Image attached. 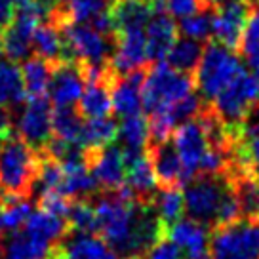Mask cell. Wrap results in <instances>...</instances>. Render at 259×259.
<instances>
[{"instance_id":"6da1fadb","label":"cell","mask_w":259,"mask_h":259,"mask_svg":"<svg viewBox=\"0 0 259 259\" xmlns=\"http://www.w3.org/2000/svg\"><path fill=\"white\" fill-rule=\"evenodd\" d=\"M40 151L19 136L0 139V191L2 198H29L40 168Z\"/></svg>"},{"instance_id":"7a4b0ae2","label":"cell","mask_w":259,"mask_h":259,"mask_svg":"<svg viewBox=\"0 0 259 259\" xmlns=\"http://www.w3.org/2000/svg\"><path fill=\"white\" fill-rule=\"evenodd\" d=\"M193 74L179 73L168 63L156 61L145 73L143 90H141L143 109H145V113L149 116L164 113L170 107L176 105L179 99H183V97L193 94Z\"/></svg>"},{"instance_id":"3957f363","label":"cell","mask_w":259,"mask_h":259,"mask_svg":"<svg viewBox=\"0 0 259 259\" xmlns=\"http://www.w3.org/2000/svg\"><path fill=\"white\" fill-rule=\"evenodd\" d=\"M259 103V84L253 74L246 73L242 69L225 88L208 103L211 111L218 114V118L225 124L229 132H233L238 138V132L244 118L248 116L253 107Z\"/></svg>"},{"instance_id":"277c9868","label":"cell","mask_w":259,"mask_h":259,"mask_svg":"<svg viewBox=\"0 0 259 259\" xmlns=\"http://www.w3.org/2000/svg\"><path fill=\"white\" fill-rule=\"evenodd\" d=\"M244 67L235 50L225 48L219 42H210L200 57V63L194 71V88L200 92L206 103H211L213 97L225 88Z\"/></svg>"},{"instance_id":"5b68a950","label":"cell","mask_w":259,"mask_h":259,"mask_svg":"<svg viewBox=\"0 0 259 259\" xmlns=\"http://www.w3.org/2000/svg\"><path fill=\"white\" fill-rule=\"evenodd\" d=\"M183 191L187 215L206 227H215L218 211L225 193L233 187L231 174H198L189 179Z\"/></svg>"},{"instance_id":"8992f818","label":"cell","mask_w":259,"mask_h":259,"mask_svg":"<svg viewBox=\"0 0 259 259\" xmlns=\"http://www.w3.org/2000/svg\"><path fill=\"white\" fill-rule=\"evenodd\" d=\"M210 259H259V218L242 215L233 223L213 227Z\"/></svg>"},{"instance_id":"52a82bcc","label":"cell","mask_w":259,"mask_h":259,"mask_svg":"<svg viewBox=\"0 0 259 259\" xmlns=\"http://www.w3.org/2000/svg\"><path fill=\"white\" fill-rule=\"evenodd\" d=\"M65 40L67 59H74L82 65H101L109 63L111 44L105 34L97 31L90 23L65 21L61 25Z\"/></svg>"},{"instance_id":"ba28073f","label":"cell","mask_w":259,"mask_h":259,"mask_svg":"<svg viewBox=\"0 0 259 259\" xmlns=\"http://www.w3.org/2000/svg\"><path fill=\"white\" fill-rule=\"evenodd\" d=\"M170 139L178 151V156L183 164L187 178L193 179L194 176H198L206 154L213 147L210 138H208L202 118L196 116V118H191V120L179 124L178 128L174 130Z\"/></svg>"},{"instance_id":"9c48e42d","label":"cell","mask_w":259,"mask_h":259,"mask_svg":"<svg viewBox=\"0 0 259 259\" xmlns=\"http://www.w3.org/2000/svg\"><path fill=\"white\" fill-rule=\"evenodd\" d=\"M52 103L46 96H29L17 120V136L42 151L52 138Z\"/></svg>"},{"instance_id":"30bf717a","label":"cell","mask_w":259,"mask_h":259,"mask_svg":"<svg viewBox=\"0 0 259 259\" xmlns=\"http://www.w3.org/2000/svg\"><path fill=\"white\" fill-rule=\"evenodd\" d=\"M255 2V0H253ZM251 0H231L211 10V34L229 50H238L240 36L251 10Z\"/></svg>"},{"instance_id":"8fae6325","label":"cell","mask_w":259,"mask_h":259,"mask_svg":"<svg viewBox=\"0 0 259 259\" xmlns=\"http://www.w3.org/2000/svg\"><path fill=\"white\" fill-rule=\"evenodd\" d=\"M114 48L111 56V69L116 76L128 74L138 69H145L149 63L147 57V44H145V29H126V31H116L113 34Z\"/></svg>"},{"instance_id":"7c38bea8","label":"cell","mask_w":259,"mask_h":259,"mask_svg":"<svg viewBox=\"0 0 259 259\" xmlns=\"http://www.w3.org/2000/svg\"><path fill=\"white\" fill-rule=\"evenodd\" d=\"M86 80L82 65L74 59H61L54 63L48 92L56 107H76L84 92Z\"/></svg>"},{"instance_id":"4fadbf2b","label":"cell","mask_w":259,"mask_h":259,"mask_svg":"<svg viewBox=\"0 0 259 259\" xmlns=\"http://www.w3.org/2000/svg\"><path fill=\"white\" fill-rule=\"evenodd\" d=\"M84 151H86L88 166L96 178L97 185L107 191H114L124 183L126 160L118 147L105 145L99 149H84Z\"/></svg>"},{"instance_id":"5bb4252c","label":"cell","mask_w":259,"mask_h":259,"mask_svg":"<svg viewBox=\"0 0 259 259\" xmlns=\"http://www.w3.org/2000/svg\"><path fill=\"white\" fill-rule=\"evenodd\" d=\"M171 242L178 244L185 259H210V233L208 227L194 219H178L166 229Z\"/></svg>"},{"instance_id":"9a60e30c","label":"cell","mask_w":259,"mask_h":259,"mask_svg":"<svg viewBox=\"0 0 259 259\" xmlns=\"http://www.w3.org/2000/svg\"><path fill=\"white\" fill-rule=\"evenodd\" d=\"M57 259H120L96 233H74L65 236L54 250Z\"/></svg>"},{"instance_id":"2e32d148","label":"cell","mask_w":259,"mask_h":259,"mask_svg":"<svg viewBox=\"0 0 259 259\" xmlns=\"http://www.w3.org/2000/svg\"><path fill=\"white\" fill-rule=\"evenodd\" d=\"M143 80H145V69H138L128 74L116 76L111 84V103L113 111L118 116H132L141 113L143 109Z\"/></svg>"},{"instance_id":"e0dca14e","label":"cell","mask_w":259,"mask_h":259,"mask_svg":"<svg viewBox=\"0 0 259 259\" xmlns=\"http://www.w3.org/2000/svg\"><path fill=\"white\" fill-rule=\"evenodd\" d=\"M147 153L153 162L154 174L160 187H183L189 181L183 164L178 156V151L170 139L160 143H149Z\"/></svg>"},{"instance_id":"ac0fdd59","label":"cell","mask_w":259,"mask_h":259,"mask_svg":"<svg viewBox=\"0 0 259 259\" xmlns=\"http://www.w3.org/2000/svg\"><path fill=\"white\" fill-rule=\"evenodd\" d=\"M178 38V25L166 12L156 10L145 25V44L149 61H164Z\"/></svg>"},{"instance_id":"d6986e66","label":"cell","mask_w":259,"mask_h":259,"mask_svg":"<svg viewBox=\"0 0 259 259\" xmlns=\"http://www.w3.org/2000/svg\"><path fill=\"white\" fill-rule=\"evenodd\" d=\"M56 246L31 235L23 227L0 238V259H50Z\"/></svg>"},{"instance_id":"ffe728a7","label":"cell","mask_w":259,"mask_h":259,"mask_svg":"<svg viewBox=\"0 0 259 259\" xmlns=\"http://www.w3.org/2000/svg\"><path fill=\"white\" fill-rule=\"evenodd\" d=\"M124 183L132 191L134 198L139 202H153L154 194L160 189L158 179L154 174L153 162L149 158V153L136 156L134 160L126 162V179Z\"/></svg>"},{"instance_id":"44dd1931","label":"cell","mask_w":259,"mask_h":259,"mask_svg":"<svg viewBox=\"0 0 259 259\" xmlns=\"http://www.w3.org/2000/svg\"><path fill=\"white\" fill-rule=\"evenodd\" d=\"M116 136L122 143L120 151L126 162L143 154L147 151V145H149V120H147V116H143L141 113L124 116Z\"/></svg>"},{"instance_id":"7402d4cb","label":"cell","mask_w":259,"mask_h":259,"mask_svg":"<svg viewBox=\"0 0 259 259\" xmlns=\"http://www.w3.org/2000/svg\"><path fill=\"white\" fill-rule=\"evenodd\" d=\"M32 50L36 52V56H40L50 63L67 59L61 27L50 19L46 23H38V27L32 32Z\"/></svg>"},{"instance_id":"603a6c76","label":"cell","mask_w":259,"mask_h":259,"mask_svg":"<svg viewBox=\"0 0 259 259\" xmlns=\"http://www.w3.org/2000/svg\"><path fill=\"white\" fill-rule=\"evenodd\" d=\"M111 84H113V80L86 82L80 101H78V111L84 118H101V116L111 114V111H113Z\"/></svg>"},{"instance_id":"cb8c5ba5","label":"cell","mask_w":259,"mask_h":259,"mask_svg":"<svg viewBox=\"0 0 259 259\" xmlns=\"http://www.w3.org/2000/svg\"><path fill=\"white\" fill-rule=\"evenodd\" d=\"M23 229L29 231L31 235L38 236L44 242L52 244V246H57L69 233L67 219L54 215V213L42 210V208H38L36 211H31V215L25 221Z\"/></svg>"},{"instance_id":"d4e9b609","label":"cell","mask_w":259,"mask_h":259,"mask_svg":"<svg viewBox=\"0 0 259 259\" xmlns=\"http://www.w3.org/2000/svg\"><path fill=\"white\" fill-rule=\"evenodd\" d=\"M154 10L145 0H116L109 14L113 17L114 32L126 29H145ZM113 32V34H114Z\"/></svg>"},{"instance_id":"484cf974","label":"cell","mask_w":259,"mask_h":259,"mask_svg":"<svg viewBox=\"0 0 259 259\" xmlns=\"http://www.w3.org/2000/svg\"><path fill=\"white\" fill-rule=\"evenodd\" d=\"M27 99L21 69L14 61H0V103L6 107H19Z\"/></svg>"},{"instance_id":"4316f807","label":"cell","mask_w":259,"mask_h":259,"mask_svg":"<svg viewBox=\"0 0 259 259\" xmlns=\"http://www.w3.org/2000/svg\"><path fill=\"white\" fill-rule=\"evenodd\" d=\"M204 54V46L202 42L193 40V38H176L174 46L170 48L168 56H166V63L174 67L179 73H187V74H194L196 67L200 63V57Z\"/></svg>"},{"instance_id":"83f0119b","label":"cell","mask_w":259,"mask_h":259,"mask_svg":"<svg viewBox=\"0 0 259 259\" xmlns=\"http://www.w3.org/2000/svg\"><path fill=\"white\" fill-rule=\"evenodd\" d=\"M52 71H54V63L42 59L40 56H29L25 59L23 67H21V76H23V84L27 90V97L48 94Z\"/></svg>"},{"instance_id":"f1b7e54d","label":"cell","mask_w":259,"mask_h":259,"mask_svg":"<svg viewBox=\"0 0 259 259\" xmlns=\"http://www.w3.org/2000/svg\"><path fill=\"white\" fill-rule=\"evenodd\" d=\"M82 116L76 107H56L52 111V138H57L69 143L78 145V138L82 132Z\"/></svg>"},{"instance_id":"f546056e","label":"cell","mask_w":259,"mask_h":259,"mask_svg":"<svg viewBox=\"0 0 259 259\" xmlns=\"http://www.w3.org/2000/svg\"><path fill=\"white\" fill-rule=\"evenodd\" d=\"M118 126L111 116L101 118H88V122L82 124L78 147L82 149H99V147L111 145L116 139Z\"/></svg>"},{"instance_id":"4dcf8cb0","label":"cell","mask_w":259,"mask_h":259,"mask_svg":"<svg viewBox=\"0 0 259 259\" xmlns=\"http://www.w3.org/2000/svg\"><path fill=\"white\" fill-rule=\"evenodd\" d=\"M153 206L166 229L178 219H181V215L185 213V200H183V193L179 191V187L158 189L153 198Z\"/></svg>"},{"instance_id":"1f68e13d","label":"cell","mask_w":259,"mask_h":259,"mask_svg":"<svg viewBox=\"0 0 259 259\" xmlns=\"http://www.w3.org/2000/svg\"><path fill=\"white\" fill-rule=\"evenodd\" d=\"M32 204L29 198H8L0 208V238L12 235L25 225L27 218L31 215Z\"/></svg>"},{"instance_id":"d6a6232c","label":"cell","mask_w":259,"mask_h":259,"mask_svg":"<svg viewBox=\"0 0 259 259\" xmlns=\"http://www.w3.org/2000/svg\"><path fill=\"white\" fill-rule=\"evenodd\" d=\"M114 2L116 0H65L63 12L69 21L90 23L97 16L109 12Z\"/></svg>"},{"instance_id":"836d02e7","label":"cell","mask_w":259,"mask_h":259,"mask_svg":"<svg viewBox=\"0 0 259 259\" xmlns=\"http://www.w3.org/2000/svg\"><path fill=\"white\" fill-rule=\"evenodd\" d=\"M179 31L187 38L204 42L211 36V8H202L191 16L181 17Z\"/></svg>"},{"instance_id":"e575fe53","label":"cell","mask_w":259,"mask_h":259,"mask_svg":"<svg viewBox=\"0 0 259 259\" xmlns=\"http://www.w3.org/2000/svg\"><path fill=\"white\" fill-rule=\"evenodd\" d=\"M67 225L69 231L74 233H96V210L86 198H76V202H71L69 213H67Z\"/></svg>"},{"instance_id":"d590c367","label":"cell","mask_w":259,"mask_h":259,"mask_svg":"<svg viewBox=\"0 0 259 259\" xmlns=\"http://www.w3.org/2000/svg\"><path fill=\"white\" fill-rule=\"evenodd\" d=\"M238 50L246 59L259 56V0L251 4L250 16H248L246 27H244L242 36H240Z\"/></svg>"},{"instance_id":"8d00e7d4","label":"cell","mask_w":259,"mask_h":259,"mask_svg":"<svg viewBox=\"0 0 259 259\" xmlns=\"http://www.w3.org/2000/svg\"><path fill=\"white\" fill-rule=\"evenodd\" d=\"M40 208L54 215L67 219V213L71 208V198H67L59 191H46V193H40Z\"/></svg>"},{"instance_id":"74e56055","label":"cell","mask_w":259,"mask_h":259,"mask_svg":"<svg viewBox=\"0 0 259 259\" xmlns=\"http://www.w3.org/2000/svg\"><path fill=\"white\" fill-rule=\"evenodd\" d=\"M138 259H185V257H183V251L178 248V244L171 242L170 238H166V236H162L160 240H156Z\"/></svg>"},{"instance_id":"f35d334b","label":"cell","mask_w":259,"mask_h":259,"mask_svg":"<svg viewBox=\"0 0 259 259\" xmlns=\"http://www.w3.org/2000/svg\"><path fill=\"white\" fill-rule=\"evenodd\" d=\"M166 8L170 12L171 17H185L191 16L198 10L206 8L202 0H166Z\"/></svg>"},{"instance_id":"ab89813d","label":"cell","mask_w":259,"mask_h":259,"mask_svg":"<svg viewBox=\"0 0 259 259\" xmlns=\"http://www.w3.org/2000/svg\"><path fill=\"white\" fill-rule=\"evenodd\" d=\"M12 134V111L10 107L0 103V139L8 138Z\"/></svg>"},{"instance_id":"60d3db41","label":"cell","mask_w":259,"mask_h":259,"mask_svg":"<svg viewBox=\"0 0 259 259\" xmlns=\"http://www.w3.org/2000/svg\"><path fill=\"white\" fill-rule=\"evenodd\" d=\"M250 61V67H251V71H253V78L257 80V84H259V56L257 57H251V59H248Z\"/></svg>"},{"instance_id":"b9f144b4","label":"cell","mask_w":259,"mask_h":259,"mask_svg":"<svg viewBox=\"0 0 259 259\" xmlns=\"http://www.w3.org/2000/svg\"><path fill=\"white\" fill-rule=\"evenodd\" d=\"M204 2V6H206V8H215V6H219V4H223V2H231V0H202ZM251 2H253V0H251Z\"/></svg>"},{"instance_id":"7bdbcfd3","label":"cell","mask_w":259,"mask_h":259,"mask_svg":"<svg viewBox=\"0 0 259 259\" xmlns=\"http://www.w3.org/2000/svg\"><path fill=\"white\" fill-rule=\"evenodd\" d=\"M4 54V50H2V32H0V56Z\"/></svg>"},{"instance_id":"ee69618b","label":"cell","mask_w":259,"mask_h":259,"mask_svg":"<svg viewBox=\"0 0 259 259\" xmlns=\"http://www.w3.org/2000/svg\"><path fill=\"white\" fill-rule=\"evenodd\" d=\"M50 259H57V257H56V253H52V257H50Z\"/></svg>"}]
</instances>
